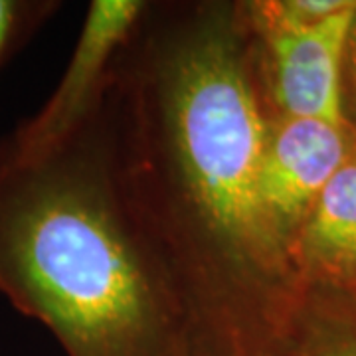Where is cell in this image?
Wrapping results in <instances>:
<instances>
[{"mask_svg": "<svg viewBox=\"0 0 356 356\" xmlns=\"http://www.w3.org/2000/svg\"><path fill=\"white\" fill-rule=\"evenodd\" d=\"M291 259L303 285L356 291V147L309 210Z\"/></svg>", "mask_w": 356, "mask_h": 356, "instance_id": "6", "label": "cell"}, {"mask_svg": "<svg viewBox=\"0 0 356 356\" xmlns=\"http://www.w3.org/2000/svg\"><path fill=\"white\" fill-rule=\"evenodd\" d=\"M356 147L346 123L271 115L267 125L261 191L280 236L289 245L321 191Z\"/></svg>", "mask_w": 356, "mask_h": 356, "instance_id": "5", "label": "cell"}, {"mask_svg": "<svg viewBox=\"0 0 356 356\" xmlns=\"http://www.w3.org/2000/svg\"><path fill=\"white\" fill-rule=\"evenodd\" d=\"M343 117L356 135V14L353 18L343 67Z\"/></svg>", "mask_w": 356, "mask_h": 356, "instance_id": "9", "label": "cell"}, {"mask_svg": "<svg viewBox=\"0 0 356 356\" xmlns=\"http://www.w3.org/2000/svg\"><path fill=\"white\" fill-rule=\"evenodd\" d=\"M60 8L56 0H0V65L10 60Z\"/></svg>", "mask_w": 356, "mask_h": 356, "instance_id": "8", "label": "cell"}, {"mask_svg": "<svg viewBox=\"0 0 356 356\" xmlns=\"http://www.w3.org/2000/svg\"><path fill=\"white\" fill-rule=\"evenodd\" d=\"M105 117L127 200L198 356H283L303 283L261 191L269 109L242 0L151 2Z\"/></svg>", "mask_w": 356, "mask_h": 356, "instance_id": "1", "label": "cell"}, {"mask_svg": "<svg viewBox=\"0 0 356 356\" xmlns=\"http://www.w3.org/2000/svg\"><path fill=\"white\" fill-rule=\"evenodd\" d=\"M147 0H93L62 79L46 103L2 140L34 153L76 131L102 105L115 60L147 13Z\"/></svg>", "mask_w": 356, "mask_h": 356, "instance_id": "4", "label": "cell"}, {"mask_svg": "<svg viewBox=\"0 0 356 356\" xmlns=\"http://www.w3.org/2000/svg\"><path fill=\"white\" fill-rule=\"evenodd\" d=\"M283 356H356V291L303 285Z\"/></svg>", "mask_w": 356, "mask_h": 356, "instance_id": "7", "label": "cell"}, {"mask_svg": "<svg viewBox=\"0 0 356 356\" xmlns=\"http://www.w3.org/2000/svg\"><path fill=\"white\" fill-rule=\"evenodd\" d=\"M259 91L271 115L344 123L343 67L355 6L305 24L275 0H242Z\"/></svg>", "mask_w": 356, "mask_h": 356, "instance_id": "3", "label": "cell"}, {"mask_svg": "<svg viewBox=\"0 0 356 356\" xmlns=\"http://www.w3.org/2000/svg\"><path fill=\"white\" fill-rule=\"evenodd\" d=\"M103 103L42 151L0 139V293L67 356H198L121 184Z\"/></svg>", "mask_w": 356, "mask_h": 356, "instance_id": "2", "label": "cell"}]
</instances>
